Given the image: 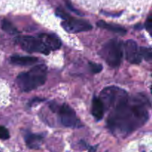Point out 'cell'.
<instances>
[{
	"label": "cell",
	"instance_id": "4fadbf2b",
	"mask_svg": "<svg viewBox=\"0 0 152 152\" xmlns=\"http://www.w3.org/2000/svg\"><path fill=\"white\" fill-rule=\"evenodd\" d=\"M96 25L101 28L106 29L108 30V31H112V32L117 33V34H121V35H124V34H126V32H127L124 28L120 26V25H114V24L111 23H108V22L102 20H100L99 21V22H96Z\"/></svg>",
	"mask_w": 152,
	"mask_h": 152
},
{
	"label": "cell",
	"instance_id": "30bf717a",
	"mask_svg": "<svg viewBox=\"0 0 152 152\" xmlns=\"http://www.w3.org/2000/svg\"><path fill=\"white\" fill-rule=\"evenodd\" d=\"M25 142L26 145L30 148H34V149H38L41 146V144L42 142L43 137L42 136L39 134H35L28 133L25 136Z\"/></svg>",
	"mask_w": 152,
	"mask_h": 152
},
{
	"label": "cell",
	"instance_id": "6da1fadb",
	"mask_svg": "<svg viewBox=\"0 0 152 152\" xmlns=\"http://www.w3.org/2000/svg\"><path fill=\"white\" fill-rule=\"evenodd\" d=\"M147 100L133 98L117 105L108 118V126L116 134L127 136L142 127L148 119Z\"/></svg>",
	"mask_w": 152,
	"mask_h": 152
},
{
	"label": "cell",
	"instance_id": "2e32d148",
	"mask_svg": "<svg viewBox=\"0 0 152 152\" xmlns=\"http://www.w3.org/2000/svg\"><path fill=\"white\" fill-rule=\"evenodd\" d=\"M88 65L90 70L94 74H97V73L101 72V71L102 70V65H100V64H98L93 62H89Z\"/></svg>",
	"mask_w": 152,
	"mask_h": 152
},
{
	"label": "cell",
	"instance_id": "52a82bcc",
	"mask_svg": "<svg viewBox=\"0 0 152 152\" xmlns=\"http://www.w3.org/2000/svg\"><path fill=\"white\" fill-rule=\"evenodd\" d=\"M62 26L67 32L71 34L85 32L92 29V25L87 21L72 17L62 22Z\"/></svg>",
	"mask_w": 152,
	"mask_h": 152
},
{
	"label": "cell",
	"instance_id": "ba28073f",
	"mask_svg": "<svg viewBox=\"0 0 152 152\" xmlns=\"http://www.w3.org/2000/svg\"><path fill=\"white\" fill-rule=\"evenodd\" d=\"M126 59L132 64H140L142 62V57L140 54V49L137 44L132 39L127 40L124 45Z\"/></svg>",
	"mask_w": 152,
	"mask_h": 152
},
{
	"label": "cell",
	"instance_id": "3957f363",
	"mask_svg": "<svg viewBox=\"0 0 152 152\" xmlns=\"http://www.w3.org/2000/svg\"><path fill=\"white\" fill-rule=\"evenodd\" d=\"M99 53L109 66L117 68L121 64L123 59L122 43L116 39L109 40L104 45Z\"/></svg>",
	"mask_w": 152,
	"mask_h": 152
},
{
	"label": "cell",
	"instance_id": "8fae6325",
	"mask_svg": "<svg viewBox=\"0 0 152 152\" xmlns=\"http://www.w3.org/2000/svg\"><path fill=\"white\" fill-rule=\"evenodd\" d=\"M37 61H38V59L33 56H13L10 58V62L12 63L17 65H22V66L34 65L36 62H37Z\"/></svg>",
	"mask_w": 152,
	"mask_h": 152
},
{
	"label": "cell",
	"instance_id": "9c48e42d",
	"mask_svg": "<svg viewBox=\"0 0 152 152\" xmlns=\"http://www.w3.org/2000/svg\"><path fill=\"white\" fill-rule=\"evenodd\" d=\"M38 37L50 51L58 50L62 45L60 39L53 34H39Z\"/></svg>",
	"mask_w": 152,
	"mask_h": 152
},
{
	"label": "cell",
	"instance_id": "ac0fdd59",
	"mask_svg": "<svg viewBox=\"0 0 152 152\" xmlns=\"http://www.w3.org/2000/svg\"><path fill=\"white\" fill-rule=\"evenodd\" d=\"M56 16H58L59 17L62 18V19H63L64 20H67V19H68L71 18V16H70L68 13H67L65 10H62V9H61V8L56 9Z\"/></svg>",
	"mask_w": 152,
	"mask_h": 152
},
{
	"label": "cell",
	"instance_id": "44dd1931",
	"mask_svg": "<svg viewBox=\"0 0 152 152\" xmlns=\"http://www.w3.org/2000/svg\"><path fill=\"white\" fill-rule=\"evenodd\" d=\"M96 147H97V145H95V146H92V147H91L90 149H89L88 152H96Z\"/></svg>",
	"mask_w": 152,
	"mask_h": 152
},
{
	"label": "cell",
	"instance_id": "9a60e30c",
	"mask_svg": "<svg viewBox=\"0 0 152 152\" xmlns=\"http://www.w3.org/2000/svg\"><path fill=\"white\" fill-rule=\"evenodd\" d=\"M140 54L141 57L144 58L146 60L150 61L152 58V51L151 48H145V47H140Z\"/></svg>",
	"mask_w": 152,
	"mask_h": 152
},
{
	"label": "cell",
	"instance_id": "277c9868",
	"mask_svg": "<svg viewBox=\"0 0 152 152\" xmlns=\"http://www.w3.org/2000/svg\"><path fill=\"white\" fill-rule=\"evenodd\" d=\"M128 98V94L124 90L115 86H111L105 88L101 91L99 99L103 104L105 109H114L117 105L127 100Z\"/></svg>",
	"mask_w": 152,
	"mask_h": 152
},
{
	"label": "cell",
	"instance_id": "5b68a950",
	"mask_svg": "<svg viewBox=\"0 0 152 152\" xmlns=\"http://www.w3.org/2000/svg\"><path fill=\"white\" fill-rule=\"evenodd\" d=\"M15 41L22 50L28 53H41L48 55L50 52L39 37H19L15 39Z\"/></svg>",
	"mask_w": 152,
	"mask_h": 152
},
{
	"label": "cell",
	"instance_id": "8992f818",
	"mask_svg": "<svg viewBox=\"0 0 152 152\" xmlns=\"http://www.w3.org/2000/svg\"><path fill=\"white\" fill-rule=\"evenodd\" d=\"M59 117L62 125L68 128L80 127V122L74 110L67 104H64L59 109Z\"/></svg>",
	"mask_w": 152,
	"mask_h": 152
},
{
	"label": "cell",
	"instance_id": "5bb4252c",
	"mask_svg": "<svg viewBox=\"0 0 152 152\" xmlns=\"http://www.w3.org/2000/svg\"><path fill=\"white\" fill-rule=\"evenodd\" d=\"M1 29L6 32L7 34H10V35H16L19 34V31L17 28L7 19H3L1 23Z\"/></svg>",
	"mask_w": 152,
	"mask_h": 152
},
{
	"label": "cell",
	"instance_id": "ffe728a7",
	"mask_svg": "<svg viewBox=\"0 0 152 152\" xmlns=\"http://www.w3.org/2000/svg\"><path fill=\"white\" fill-rule=\"evenodd\" d=\"M65 1H66V5H67V7H68V9H70V10H72L73 12L76 13H77V14L81 15V13H80V12L78 11V10H76V9H74V7H73V6L71 5V3H70V1H68V0H65Z\"/></svg>",
	"mask_w": 152,
	"mask_h": 152
},
{
	"label": "cell",
	"instance_id": "7a4b0ae2",
	"mask_svg": "<svg viewBox=\"0 0 152 152\" xmlns=\"http://www.w3.org/2000/svg\"><path fill=\"white\" fill-rule=\"evenodd\" d=\"M47 72L45 65H36L28 72L19 74L16 78V83L22 91H31L45 84L47 79Z\"/></svg>",
	"mask_w": 152,
	"mask_h": 152
},
{
	"label": "cell",
	"instance_id": "e0dca14e",
	"mask_svg": "<svg viewBox=\"0 0 152 152\" xmlns=\"http://www.w3.org/2000/svg\"><path fill=\"white\" fill-rule=\"evenodd\" d=\"M9 137H10V134L8 130L4 126H0V139L5 140L9 139Z\"/></svg>",
	"mask_w": 152,
	"mask_h": 152
},
{
	"label": "cell",
	"instance_id": "d6986e66",
	"mask_svg": "<svg viewBox=\"0 0 152 152\" xmlns=\"http://www.w3.org/2000/svg\"><path fill=\"white\" fill-rule=\"evenodd\" d=\"M145 28L146 30L148 31L150 34H151V30H152V16L150 15L147 19L146 22H145Z\"/></svg>",
	"mask_w": 152,
	"mask_h": 152
},
{
	"label": "cell",
	"instance_id": "7c38bea8",
	"mask_svg": "<svg viewBox=\"0 0 152 152\" xmlns=\"http://www.w3.org/2000/svg\"><path fill=\"white\" fill-rule=\"evenodd\" d=\"M91 112L94 117L97 120H102V118L103 117L105 108H104L103 104L99 98H94L93 101H92Z\"/></svg>",
	"mask_w": 152,
	"mask_h": 152
}]
</instances>
